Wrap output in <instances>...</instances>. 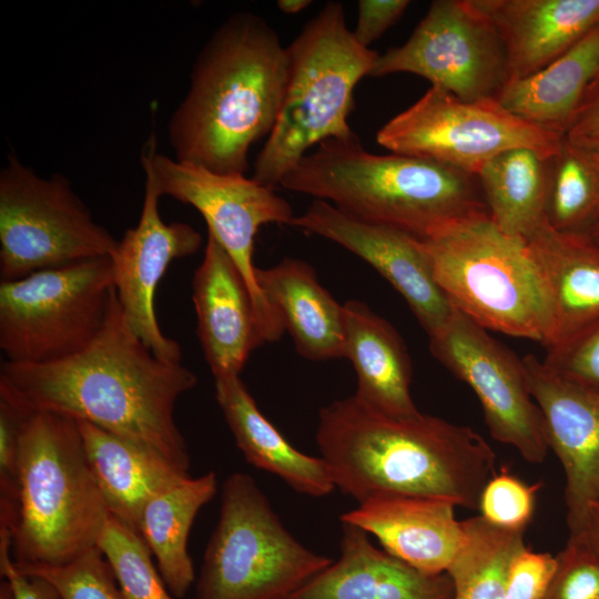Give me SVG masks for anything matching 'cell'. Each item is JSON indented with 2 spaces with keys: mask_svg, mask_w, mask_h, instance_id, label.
Returning <instances> with one entry per match:
<instances>
[{
  "mask_svg": "<svg viewBox=\"0 0 599 599\" xmlns=\"http://www.w3.org/2000/svg\"><path fill=\"white\" fill-rule=\"evenodd\" d=\"M197 383L182 362L156 356L130 328L116 293L106 322L84 349L47 364L0 367V398L26 412L89 422L142 445L189 474L174 409Z\"/></svg>",
  "mask_w": 599,
  "mask_h": 599,
  "instance_id": "obj_1",
  "label": "cell"
},
{
  "mask_svg": "<svg viewBox=\"0 0 599 599\" xmlns=\"http://www.w3.org/2000/svg\"><path fill=\"white\" fill-rule=\"evenodd\" d=\"M316 443L335 488L358 504L409 495L478 509L496 474L494 449L473 428L422 413L388 417L354 395L319 410Z\"/></svg>",
  "mask_w": 599,
  "mask_h": 599,
  "instance_id": "obj_2",
  "label": "cell"
},
{
  "mask_svg": "<svg viewBox=\"0 0 599 599\" xmlns=\"http://www.w3.org/2000/svg\"><path fill=\"white\" fill-rule=\"evenodd\" d=\"M286 81V47L276 31L252 12L229 17L201 49L170 118L174 159L245 174L252 144L276 123Z\"/></svg>",
  "mask_w": 599,
  "mask_h": 599,
  "instance_id": "obj_3",
  "label": "cell"
},
{
  "mask_svg": "<svg viewBox=\"0 0 599 599\" xmlns=\"http://www.w3.org/2000/svg\"><path fill=\"white\" fill-rule=\"evenodd\" d=\"M280 186L420 238L488 212L477 176L423 158L367 152L357 135L319 143Z\"/></svg>",
  "mask_w": 599,
  "mask_h": 599,
  "instance_id": "obj_4",
  "label": "cell"
},
{
  "mask_svg": "<svg viewBox=\"0 0 599 599\" xmlns=\"http://www.w3.org/2000/svg\"><path fill=\"white\" fill-rule=\"evenodd\" d=\"M110 517L78 420L51 412L29 413L19 440L17 515L7 529L16 567L75 560L98 548Z\"/></svg>",
  "mask_w": 599,
  "mask_h": 599,
  "instance_id": "obj_5",
  "label": "cell"
},
{
  "mask_svg": "<svg viewBox=\"0 0 599 599\" xmlns=\"http://www.w3.org/2000/svg\"><path fill=\"white\" fill-rule=\"evenodd\" d=\"M287 81L276 123L252 177L271 189L314 145L356 134L347 119L354 90L369 77L378 53L362 45L346 23L341 2H327L286 47Z\"/></svg>",
  "mask_w": 599,
  "mask_h": 599,
  "instance_id": "obj_6",
  "label": "cell"
},
{
  "mask_svg": "<svg viewBox=\"0 0 599 599\" xmlns=\"http://www.w3.org/2000/svg\"><path fill=\"white\" fill-rule=\"evenodd\" d=\"M435 278L450 304L487 331L545 348L555 339L550 293L526 238L502 232L489 213L424 238Z\"/></svg>",
  "mask_w": 599,
  "mask_h": 599,
  "instance_id": "obj_7",
  "label": "cell"
},
{
  "mask_svg": "<svg viewBox=\"0 0 599 599\" xmlns=\"http://www.w3.org/2000/svg\"><path fill=\"white\" fill-rule=\"evenodd\" d=\"M221 496L195 599H290L333 562L297 541L250 475H230Z\"/></svg>",
  "mask_w": 599,
  "mask_h": 599,
  "instance_id": "obj_8",
  "label": "cell"
},
{
  "mask_svg": "<svg viewBox=\"0 0 599 599\" xmlns=\"http://www.w3.org/2000/svg\"><path fill=\"white\" fill-rule=\"evenodd\" d=\"M114 293L110 256L1 282L6 362L47 364L78 354L103 328Z\"/></svg>",
  "mask_w": 599,
  "mask_h": 599,
  "instance_id": "obj_9",
  "label": "cell"
},
{
  "mask_svg": "<svg viewBox=\"0 0 599 599\" xmlns=\"http://www.w3.org/2000/svg\"><path fill=\"white\" fill-rule=\"evenodd\" d=\"M116 244L65 176L42 177L8 156L0 173L1 282L111 256Z\"/></svg>",
  "mask_w": 599,
  "mask_h": 599,
  "instance_id": "obj_10",
  "label": "cell"
},
{
  "mask_svg": "<svg viewBox=\"0 0 599 599\" xmlns=\"http://www.w3.org/2000/svg\"><path fill=\"white\" fill-rule=\"evenodd\" d=\"M141 163L160 196L189 204L204 217L207 233L225 250L248 287L265 343L278 341L285 329L257 285L253 255L263 225H290L295 216L290 203L243 173H219L158 153L154 138L146 143Z\"/></svg>",
  "mask_w": 599,
  "mask_h": 599,
  "instance_id": "obj_11",
  "label": "cell"
},
{
  "mask_svg": "<svg viewBox=\"0 0 599 599\" xmlns=\"http://www.w3.org/2000/svg\"><path fill=\"white\" fill-rule=\"evenodd\" d=\"M562 139L512 114L495 98L464 101L437 87L387 121L376 135L392 153L432 160L475 176L489 160L511 149L527 148L551 158Z\"/></svg>",
  "mask_w": 599,
  "mask_h": 599,
  "instance_id": "obj_12",
  "label": "cell"
},
{
  "mask_svg": "<svg viewBox=\"0 0 599 599\" xmlns=\"http://www.w3.org/2000/svg\"><path fill=\"white\" fill-rule=\"evenodd\" d=\"M412 73L464 101L497 99L508 82L505 47L474 0H436L408 40L378 54L369 77Z\"/></svg>",
  "mask_w": 599,
  "mask_h": 599,
  "instance_id": "obj_13",
  "label": "cell"
},
{
  "mask_svg": "<svg viewBox=\"0 0 599 599\" xmlns=\"http://www.w3.org/2000/svg\"><path fill=\"white\" fill-rule=\"evenodd\" d=\"M428 337L432 355L474 390L493 438L528 463H542L549 447L521 358L455 307Z\"/></svg>",
  "mask_w": 599,
  "mask_h": 599,
  "instance_id": "obj_14",
  "label": "cell"
},
{
  "mask_svg": "<svg viewBox=\"0 0 599 599\" xmlns=\"http://www.w3.org/2000/svg\"><path fill=\"white\" fill-rule=\"evenodd\" d=\"M290 225L333 241L367 262L402 295L428 336L450 317L454 306L435 278L424 238L357 219L323 200H314Z\"/></svg>",
  "mask_w": 599,
  "mask_h": 599,
  "instance_id": "obj_15",
  "label": "cell"
},
{
  "mask_svg": "<svg viewBox=\"0 0 599 599\" xmlns=\"http://www.w3.org/2000/svg\"><path fill=\"white\" fill-rule=\"evenodd\" d=\"M160 197L145 176L139 222L118 241L110 257L114 290L130 328L156 356L180 363V345L160 328L155 294L171 262L196 253L202 236L187 223H165L159 211Z\"/></svg>",
  "mask_w": 599,
  "mask_h": 599,
  "instance_id": "obj_16",
  "label": "cell"
},
{
  "mask_svg": "<svg viewBox=\"0 0 599 599\" xmlns=\"http://www.w3.org/2000/svg\"><path fill=\"white\" fill-rule=\"evenodd\" d=\"M521 361L548 447L564 468L570 530L599 501V393L564 377L532 354Z\"/></svg>",
  "mask_w": 599,
  "mask_h": 599,
  "instance_id": "obj_17",
  "label": "cell"
},
{
  "mask_svg": "<svg viewBox=\"0 0 599 599\" xmlns=\"http://www.w3.org/2000/svg\"><path fill=\"white\" fill-rule=\"evenodd\" d=\"M197 336L214 378L240 375L265 343L253 300L240 271L207 233L203 261L192 278Z\"/></svg>",
  "mask_w": 599,
  "mask_h": 599,
  "instance_id": "obj_18",
  "label": "cell"
},
{
  "mask_svg": "<svg viewBox=\"0 0 599 599\" xmlns=\"http://www.w3.org/2000/svg\"><path fill=\"white\" fill-rule=\"evenodd\" d=\"M451 501L409 495H379L341 516L373 535L389 555L425 572L447 571L463 540Z\"/></svg>",
  "mask_w": 599,
  "mask_h": 599,
  "instance_id": "obj_19",
  "label": "cell"
},
{
  "mask_svg": "<svg viewBox=\"0 0 599 599\" xmlns=\"http://www.w3.org/2000/svg\"><path fill=\"white\" fill-rule=\"evenodd\" d=\"M342 522L341 555L290 599H455L447 571L425 572L379 549Z\"/></svg>",
  "mask_w": 599,
  "mask_h": 599,
  "instance_id": "obj_20",
  "label": "cell"
},
{
  "mask_svg": "<svg viewBox=\"0 0 599 599\" xmlns=\"http://www.w3.org/2000/svg\"><path fill=\"white\" fill-rule=\"evenodd\" d=\"M474 1L502 41L508 82L547 67L599 24V0Z\"/></svg>",
  "mask_w": 599,
  "mask_h": 599,
  "instance_id": "obj_21",
  "label": "cell"
},
{
  "mask_svg": "<svg viewBox=\"0 0 599 599\" xmlns=\"http://www.w3.org/2000/svg\"><path fill=\"white\" fill-rule=\"evenodd\" d=\"M343 357L357 376L354 396L388 417L418 415L410 395V358L394 326L365 303L349 300L343 305Z\"/></svg>",
  "mask_w": 599,
  "mask_h": 599,
  "instance_id": "obj_22",
  "label": "cell"
},
{
  "mask_svg": "<svg viewBox=\"0 0 599 599\" xmlns=\"http://www.w3.org/2000/svg\"><path fill=\"white\" fill-rule=\"evenodd\" d=\"M77 420L89 467L111 516L138 532L145 504L189 474L142 445Z\"/></svg>",
  "mask_w": 599,
  "mask_h": 599,
  "instance_id": "obj_23",
  "label": "cell"
},
{
  "mask_svg": "<svg viewBox=\"0 0 599 599\" xmlns=\"http://www.w3.org/2000/svg\"><path fill=\"white\" fill-rule=\"evenodd\" d=\"M256 282L301 356L343 357V305L321 285L308 263L286 257L272 267H257Z\"/></svg>",
  "mask_w": 599,
  "mask_h": 599,
  "instance_id": "obj_24",
  "label": "cell"
},
{
  "mask_svg": "<svg viewBox=\"0 0 599 599\" xmlns=\"http://www.w3.org/2000/svg\"><path fill=\"white\" fill-rule=\"evenodd\" d=\"M526 240L554 306L551 348L599 319V243L589 233L557 231L547 220Z\"/></svg>",
  "mask_w": 599,
  "mask_h": 599,
  "instance_id": "obj_25",
  "label": "cell"
},
{
  "mask_svg": "<svg viewBox=\"0 0 599 599\" xmlns=\"http://www.w3.org/2000/svg\"><path fill=\"white\" fill-rule=\"evenodd\" d=\"M215 398L247 463L307 496L323 497L335 489L326 461L293 447L261 413L240 375L215 378Z\"/></svg>",
  "mask_w": 599,
  "mask_h": 599,
  "instance_id": "obj_26",
  "label": "cell"
},
{
  "mask_svg": "<svg viewBox=\"0 0 599 599\" xmlns=\"http://www.w3.org/2000/svg\"><path fill=\"white\" fill-rule=\"evenodd\" d=\"M599 72V24L536 73L508 82L497 97L518 118L565 136L580 101Z\"/></svg>",
  "mask_w": 599,
  "mask_h": 599,
  "instance_id": "obj_27",
  "label": "cell"
},
{
  "mask_svg": "<svg viewBox=\"0 0 599 599\" xmlns=\"http://www.w3.org/2000/svg\"><path fill=\"white\" fill-rule=\"evenodd\" d=\"M214 471L185 477L153 496L144 506L138 534L155 558L170 592L182 598L194 582L195 572L187 552L191 527L200 509L214 497Z\"/></svg>",
  "mask_w": 599,
  "mask_h": 599,
  "instance_id": "obj_28",
  "label": "cell"
},
{
  "mask_svg": "<svg viewBox=\"0 0 599 599\" xmlns=\"http://www.w3.org/2000/svg\"><path fill=\"white\" fill-rule=\"evenodd\" d=\"M549 159L531 149H511L477 174L490 219L502 232L527 238L546 220Z\"/></svg>",
  "mask_w": 599,
  "mask_h": 599,
  "instance_id": "obj_29",
  "label": "cell"
},
{
  "mask_svg": "<svg viewBox=\"0 0 599 599\" xmlns=\"http://www.w3.org/2000/svg\"><path fill=\"white\" fill-rule=\"evenodd\" d=\"M461 525L463 540L447 569L455 599H505L510 562L526 547L525 530L496 526L480 515Z\"/></svg>",
  "mask_w": 599,
  "mask_h": 599,
  "instance_id": "obj_30",
  "label": "cell"
},
{
  "mask_svg": "<svg viewBox=\"0 0 599 599\" xmlns=\"http://www.w3.org/2000/svg\"><path fill=\"white\" fill-rule=\"evenodd\" d=\"M545 216L567 233H589L599 222V162L565 136L549 159Z\"/></svg>",
  "mask_w": 599,
  "mask_h": 599,
  "instance_id": "obj_31",
  "label": "cell"
},
{
  "mask_svg": "<svg viewBox=\"0 0 599 599\" xmlns=\"http://www.w3.org/2000/svg\"><path fill=\"white\" fill-rule=\"evenodd\" d=\"M98 548L114 573L122 599H173L136 531L111 516Z\"/></svg>",
  "mask_w": 599,
  "mask_h": 599,
  "instance_id": "obj_32",
  "label": "cell"
},
{
  "mask_svg": "<svg viewBox=\"0 0 599 599\" xmlns=\"http://www.w3.org/2000/svg\"><path fill=\"white\" fill-rule=\"evenodd\" d=\"M20 571L50 581L61 599H122L114 573L99 548L62 566Z\"/></svg>",
  "mask_w": 599,
  "mask_h": 599,
  "instance_id": "obj_33",
  "label": "cell"
},
{
  "mask_svg": "<svg viewBox=\"0 0 599 599\" xmlns=\"http://www.w3.org/2000/svg\"><path fill=\"white\" fill-rule=\"evenodd\" d=\"M540 488L541 483L526 484L502 467L483 489L478 505L480 516L502 528L526 530Z\"/></svg>",
  "mask_w": 599,
  "mask_h": 599,
  "instance_id": "obj_34",
  "label": "cell"
},
{
  "mask_svg": "<svg viewBox=\"0 0 599 599\" xmlns=\"http://www.w3.org/2000/svg\"><path fill=\"white\" fill-rule=\"evenodd\" d=\"M542 599H599V556L569 537Z\"/></svg>",
  "mask_w": 599,
  "mask_h": 599,
  "instance_id": "obj_35",
  "label": "cell"
},
{
  "mask_svg": "<svg viewBox=\"0 0 599 599\" xmlns=\"http://www.w3.org/2000/svg\"><path fill=\"white\" fill-rule=\"evenodd\" d=\"M29 413L0 398V528L9 529L17 515L19 440Z\"/></svg>",
  "mask_w": 599,
  "mask_h": 599,
  "instance_id": "obj_36",
  "label": "cell"
},
{
  "mask_svg": "<svg viewBox=\"0 0 599 599\" xmlns=\"http://www.w3.org/2000/svg\"><path fill=\"white\" fill-rule=\"evenodd\" d=\"M542 361L564 377L599 393V319L546 349Z\"/></svg>",
  "mask_w": 599,
  "mask_h": 599,
  "instance_id": "obj_37",
  "label": "cell"
},
{
  "mask_svg": "<svg viewBox=\"0 0 599 599\" xmlns=\"http://www.w3.org/2000/svg\"><path fill=\"white\" fill-rule=\"evenodd\" d=\"M556 567V556L524 547L510 562L505 599H542Z\"/></svg>",
  "mask_w": 599,
  "mask_h": 599,
  "instance_id": "obj_38",
  "label": "cell"
},
{
  "mask_svg": "<svg viewBox=\"0 0 599 599\" xmlns=\"http://www.w3.org/2000/svg\"><path fill=\"white\" fill-rule=\"evenodd\" d=\"M408 0H361L357 3V21L353 31L364 47L378 40L404 14Z\"/></svg>",
  "mask_w": 599,
  "mask_h": 599,
  "instance_id": "obj_39",
  "label": "cell"
},
{
  "mask_svg": "<svg viewBox=\"0 0 599 599\" xmlns=\"http://www.w3.org/2000/svg\"><path fill=\"white\" fill-rule=\"evenodd\" d=\"M565 139L589 152L599 150V75L588 85Z\"/></svg>",
  "mask_w": 599,
  "mask_h": 599,
  "instance_id": "obj_40",
  "label": "cell"
},
{
  "mask_svg": "<svg viewBox=\"0 0 599 599\" xmlns=\"http://www.w3.org/2000/svg\"><path fill=\"white\" fill-rule=\"evenodd\" d=\"M0 571L11 585L14 599H61L55 587L44 578L22 573L11 557L10 535L0 530Z\"/></svg>",
  "mask_w": 599,
  "mask_h": 599,
  "instance_id": "obj_41",
  "label": "cell"
},
{
  "mask_svg": "<svg viewBox=\"0 0 599 599\" xmlns=\"http://www.w3.org/2000/svg\"><path fill=\"white\" fill-rule=\"evenodd\" d=\"M572 537L599 556V501L588 507L578 525L569 530Z\"/></svg>",
  "mask_w": 599,
  "mask_h": 599,
  "instance_id": "obj_42",
  "label": "cell"
},
{
  "mask_svg": "<svg viewBox=\"0 0 599 599\" xmlns=\"http://www.w3.org/2000/svg\"><path fill=\"white\" fill-rule=\"evenodd\" d=\"M312 1L309 0H278L277 8L285 14H296L306 9Z\"/></svg>",
  "mask_w": 599,
  "mask_h": 599,
  "instance_id": "obj_43",
  "label": "cell"
},
{
  "mask_svg": "<svg viewBox=\"0 0 599 599\" xmlns=\"http://www.w3.org/2000/svg\"><path fill=\"white\" fill-rule=\"evenodd\" d=\"M0 599H14L11 585L6 579L0 585Z\"/></svg>",
  "mask_w": 599,
  "mask_h": 599,
  "instance_id": "obj_44",
  "label": "cell"
},
{
  "mask_svg": "<svg viewBox=\"0 0 599 599\" xmlns=\"http://www.w3.org/2000/svg\"><path fill=\"white\" fill-rule=\"evenodd\" d=\"M589 234L599 243V222L591 229Z\"/></svg>",
  "mask_w": 599,
  "mask_h": 599,
  "instance_id": "obj_45",
  "label": "cell"
},
{
  "mask_svg": "<svg viewBox=\"0 0 599 599\" xmlns=\"http://www.w3.org/2000/svg\"><path fill=\"white\" fill-rule=\"evenodd\" d=\"M595 158L596 160L599 162V150L598 151H595V152H590Z\"/></svg>",
  "mask_w": 599,
  "mask_h": 599,
  "instance_id": "obj_46",
  "label": "cell"
},
{
  "mask_svg": "<svg viewBox=\"0 0 599 599\" xmlns=\"http://www.w3.org/2000/svg\"><path fill=\"white\" fill-rule=\"evenodd\" d=\"M597 75H599V72H598V74H597Z\"/></svg>",
  "mask_w": 599,
  "mask_h": 599,
  "instance_id": "obj_47",
  "label": "cell"
}]
</instances>
